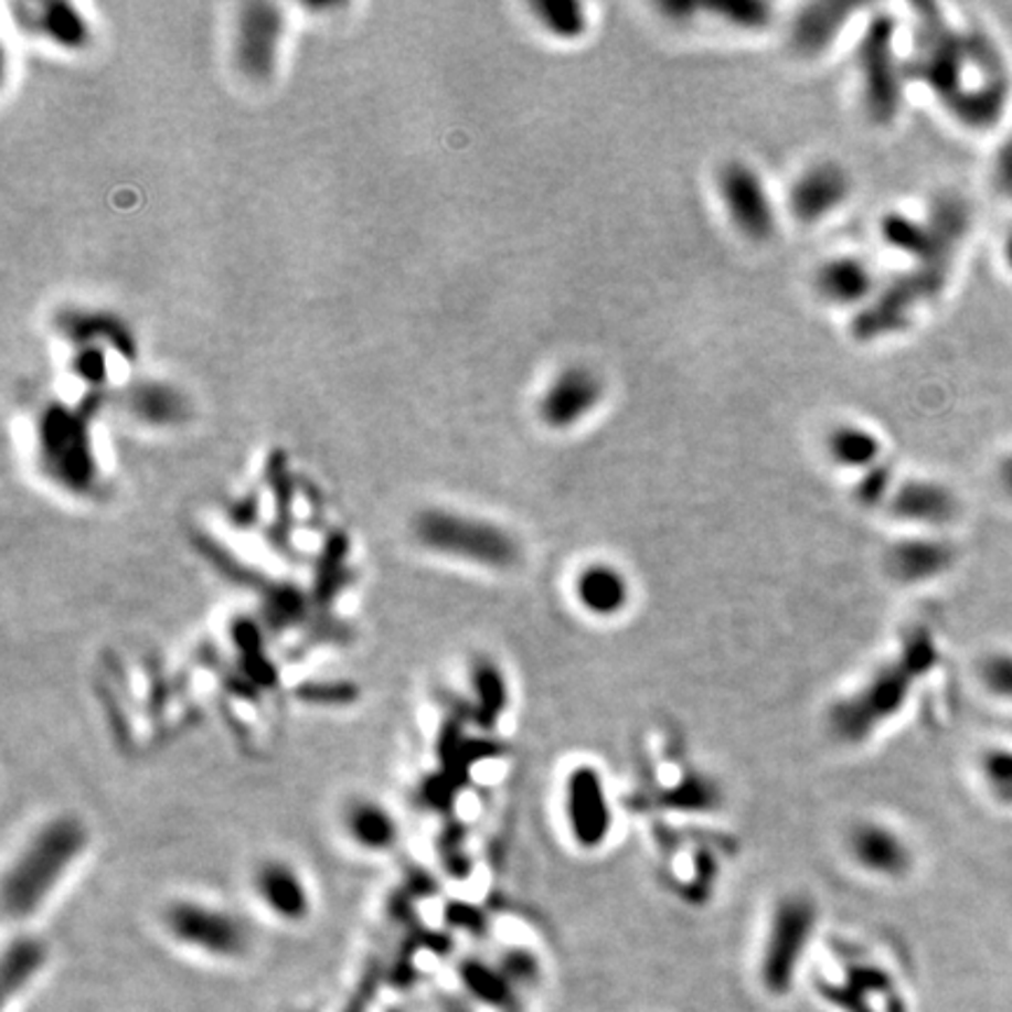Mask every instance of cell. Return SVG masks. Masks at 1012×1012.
Returning <instances> with one entry per match:
<instances>
[{
	"label": "cell",
	"instance_id": "cell-28",
	"mask_svg": "<svg viewBox=\"0 0 1012 1012\" xmlns=\"http://www.w3.org/2000/svg\"><path fill=\"white\" fill-rule=\"evenodd\" d=\"M891 488V469L888 467H872L865 471L863 476V481L857 483V500H861L863 504L872 507V504H880L884 494L888 492Z\"/></svg>",
	"mask_w": 1012,
	"mask_h": 1012
},
{
	"label": "cell",
	"instance_id": "cell-18",
	"mask_svg": "<svg viewBox=\"0 0 1012 1012\" xmlns=\"http://www.w3.org/2000/svg\"><path fill=\"white\" fill-rule=\"evenodd\" d=\"M853 6L844 3H816L801 10L792 24L790 43L799 54L816 56L828 50L839 31L844 29Z\"/></svg>",
	"mask_w": 1012,
	"mask_h": 1012
},
{
	"label": "cell",
	"instance_id": "cell-29",
	"mask_svg": "<svg viewBox=\"0 0 1012 1012\" xmlns=\"http://www.w3.org/2000/svg\"><path fill=\"white\" fill-rule=\"evenodd\" d=\"M994 185L1003 198L1012 200V137L999 148L994 158Z\"/></svg>",
	"mask_w": 1012,
	"mask_h": 1012
},
{
	"label": "cell",
	"instance_id": "cell-25",
	"mask_svg": "<svg viewBox=\"0 0 1012 1012\" xmlns=\"http://www.w3.org/2000/svg\"><path fill=\"white\" fill-rule=\"evenodd\" d=\"M137 415L146 417L148 423H174L183 415V401L177 392L167 387L148 385L137 392Z\"/></svg>",
	"mask_w": 1012,
	"mask_h": 1012
},
{
	"label": "cell",
	"instance_id": "cell-26",
	"mask_svg": "<svg viewBox=\"0 0 1012 1012\" xmlns=\"http://www.w3.org/2000/svg\"><path fill=\"white\" fill-rule=\"evenodd\" d=\"M41 22L47 26L54 41L66 45H81L85 41L83 17L71 6H45Z\"/></svg>",
	"mask_w": 1012,
	"mask_h": 1012
},
{
	"label": "cell",
	"instance_id": "cell-15",
	"mask_svg": "<svg viewBox=\"0 0 1012 1012\" xmlns=\"http://www.w3.org/2000/svg\"><path fill=\"white\" fill-rule=\"evenodd\" d=\"M851 853L863 870L880 876H897L909 867L905 844L888 828L865 823L851 834Z\"/></svg>",
	"mask_w": 1012,
	"mask_h": 1012
},
{
	"label": "cell",
	"instance_id": "cell-23",
	"mask_svg": "<svg viewBox=\"0 0 1012 1012\" xmlns=\"http://www.w3.org/2000/svg\"><path fill=\"white\" fill-rule=\"evenodd\" d=\"M532 12L537 14L540 24L548 33L563 38V41H575L588 29L586 8L579 3H534Z\"/></svg>",
	"mask_w": 1012,
	"mask_h": 1012
},
{
	"label": "cell",
	"instance_id": "cell-22",
	"mask_svg": "<svg viewBox=\"0 0 1012 1012\" xmlns=\"http://www.w3.org/2000/svg\"><path fill=\"white\" fill-rule=\"evenodd\" d=\"M828 450L837 465L849 469H872L882 455V441L870 429L842 425L828 436Z\"/></svg>",
	"mask_w": 1012,
	"mask_h": 1012
},
{
	"label": "cell",
	"instance_id": "cell-16",
	"mask_svg": "<svg viewBox=\"0 0 1012 1012\" xmlns=\"http://www.w3.org/2000/svg\"><path fill=\"white\" fill-rule=\"evenodd\" d=\"M575 596L588 615L615 617L628 605V582L617 567L594 563L577 575Z\"/></svg>",
	"mask_w": 1012,
	"mask_h": 1012
},
{
	"label": "cell",
	"instance_id": "cell-4",
	"mask_svg": "<svg viewBox=\"0 0 1012 1012\" xmlns=\"http://www.w3.org/2000/svg\"><path fill=\"white\" fill-rule=\"evenodd\" d=\"M162 928L171 942L212 961L244 959L252 947V930L242 916L198 897L167 905Z\"/></svg>",
	"mask_w": 1012,
	"mask_h": 1012
},
{
	"label": "cell",
	"instance_id": "cell-7",
	"mask_svg": "<svg viewBox=\"0 0 1012 1012\" xmlns=\"http://www.w3.org/2000/svg\"><path fill=\"white\" fill-rule=\"evenodd\" d=\"M816 907L807 897H786L771 916L767 942L761 949V982L774 994H782L795 982V972L811 942Z\"/></svg>",
	"mask_w": 1012,
	"mask_h": 1012
},
{
	"label": "cell",
	"instance_id": "cell-5",
	"mask_svg": "<svg viewBox=\"0 0 1012 1012\" xmlns=\"http://www.w3.org/2000/svg\"><path fill=\"white\" fill-rule=\"evenodd\" d=\"M895 24L891 17H876L867 26L861 47H857V64L863 73V104L872 122L888 125L895 120L903 106V81L905 62L895 56Z\"/></svg>",
	"mask_w": 1012,
	"mask_h": 1012
},
{
	"label": "cell",
	"instance_id": "cell-19",
	"mask_svg": "<svg viewBox=\"0 0 1012 1012\" xmlns=\"http://www.w3.org/2000/svg\"><path fill=\"white\" fill-rule=\"evenodd\" d=\"M816 289L830 302L853 305L865 300L874 289V273L865 260L855 256L832 258L816 273Z\"/></svg>",
	"mask_w": 1012,
	"mask_h": 1012
},
{
	"label": "cell",
	"instance_id": "cell-8",
	"mask_svg": "<svg viewBox=\"0 0 1012 1012\" xmlns=\"http://www.w3.org/2000/svg\"><path fill=\"white\" fill-rule=\"evenodd\" d=\"M720 198L736 231L753 242H767L776 233V209L757 171L741 162H724L717 177Z\"/></svg>",
	"mask_w": 1012,
	"mask_h": 1012
},
{
	"label": "cell",
	"instance_id": "cell-11",
	"mask_svg": "<svg viewBox=\"0 0 1012 1012\" xmlns=\"http://www.w3.org/2000/svg\"><path fill=\"white\" fill-rule=\"evenodd\" d=\"M565 816L572 837L582 849H598L612 828V811L594 767H577L565 782Z\"/></svg>",
	"mask_w": 1012,
	"mask_h": 1012
},
{
	"label": "cell",
	"instance_id": "cell-24",
	"mask_svg": "<svg viewBox=\"0 0 1012 1012\" xmlns=\"http://www.w3.org/2000/svg\"><path fill=\"white\" fill-rule=\"evenodd\" d=\"M43 951L29 940H19L14 949L6 951V997L10 999L14 991H22L41 970Z\"/></svg>",
	"mask_w": 1012,
	"mask_h": 1012
},
{
	"label": "cell",
	"instance_id": "cell-17",
	"mask_svg": "<svg viewBox=\"0 0 1012 1012\" xmlns=\"http://www.w3.org/2000/svg\"><path fill=\"white\" fill-rule=\"evenodd\" d=\"M888 511L895 519L912 523H945L957 511V502L945 486L930 481H905L893 492Z\"/></svg>",
	"mask_w": 1012,
	"mask_h": 1012
},
{
	"label": "cell",
	"instance_id": "cell-1",
	"mask_svg": "<svg viewBox=\"0 0 1012 1012\" xmlns=\"http://www.w3.org/2000/svg\"><path fill=\"white\" fill-rule=\"evenodd\" d=\"M905 75L924 83L968 129H991L1005 116L1012 75L1001 45L980 24L951 26L935 6L916 8Z\"/></svg>",
	"mask_w": 1012,
	"mask_h": 1012
},
{
	"label": "cell",
	"instance_id": "cell-12",
	"mask_svg": "<svg viewBox=\"0 0 1012 1012\" xmlns=\"http://www.w3.org/2000/svg\"><path fill=\"white\" fill-rule=\"evenodd\" d=\"M284 14L270 3H249L239 8L235 31V60L249 78H267L277 64Z\"/></svg>",
	"mask_w": 1012,
	"mask_h": 1012
},
{
	"label": "cell",
	"instance_id": "cell-20",
	"mask_svg": "<svg viewBox=\"0 0 1012 1012\" xmlns=\"http://www.w3.org/2000/svg\"><path fill=\"white\" fill-rule=\"evenodd\" d=\"M342 828L366 851H385L396 842L394 816L373 799H354L342 813Z\"/></svg>",
	"mask_w": 1012,
	"mask_h": 1012
},
{
	"label": "cell",
	"instance_id": "cell-21",
	"mask_svg": "<svg viewBox=\"0 0 1012 1012\" xmlns=\"http://www.w3.org/2000/svg\"><path fill=\"white\" fill-rule=\"evenodd\" d=\"M947 563V548L942 544L926 542V540H905L897 542L888 551V569L891 575L912 582L933 575Z\"/></svg>",
	"mask_w": 1012,
	"mask_h": 1012
},
{
	"label": "cell",
	"instance_id": "cell-14",
	"mask_svg": "<svg viewBox=\"0 0 1012 1012\" xmlns=\"http://www.w3.org/2000/svg\"><path fill=\"white\" fill-rule=\"evenodd\" d=\"M258 903L279 922H302L310 914L312 897L302 874L286 861H265L254 874Z\"/></svg>",
	"mask_w": 1012,
	"mask_h": 1012
},
{
	"label": "cell",
	"instance_id": "cell-3",
	"mask_svg": "<svg viewBox=\"0 0 1012 1012\" xmlns=\"http://www.w3.org/2000/svg\"><path fill=\"white\" fill-rule=\"evenodd\" d=\"M417 544L441 558L486 569H509L519 563L521 546L498 523L460 511L429 509L415 519Z\"/></svg>",
	"mask_w": 1012,
	"mask_h": 1012
},
{
	"label": "cell",
	"instance_id": "cell-30",
	"mask_svg": "<svg viewBox=\"0 0 1012 1012\" xmlns=\"http://www.w3.org/2000/svg\"><path fill=\"white\" fill-rule=\"evenodd\" d=\"M1001 256H1003V265H1005V270L1012 275V223H1010V227H1008L1005 235H1003V244H1001Z\"/></svg>",
	"mask_w": 1012,
	"mask_h": 1012
},
{
	"label": "cell",
	"instance_id": "cell-27",
	"mask_svg": "<svg viewBox=\"0 0 1012 1012\" xmlns=\"http://www.w3.org/2000/svg\"><path fill=\"white\" fill-rule=\"evenodd\" d=\"M715 14H720L724 22H729L738 29H764L771 24L774 10L764 3H729V6H715Z\"/></svg>",
	"mask_w": 1012,
	"mask_h": 1012
},
{
	"label": "cell",
	"instance_id": "cell-6",
	"mask_svg": "<svg viewBox=\"0 0 1012 1012\" xmlns=\"http://www.w3.org/2000/svg\"><path fill=\"white\" fill-rule=\"evenodd\" d=\"M43 469L64 490L83 494L97 486L99 467L94 460L89 434L71 411L56 406L47 411L41 432Z\"/></svg>",
	"mask_w": 1012,
	"mask_h": 1012
},
{
	"label": "cell",
	"instance_id": "cell-2",
	"mask_svg": "<svg viewBox=\"0 0 1012 1012\" xmlns=\"http://www.w3.org/2000/svg\"><path fill=\"white\" fill-rule=\"evenodd\" d=\"M87 832L75 818H52L38 828L17 853L6 874V914L14 922L41 909L68 872L81 861Z\"/></svg>",
	"mask_w": 1012,
	"mask_h": 1012
},
{
	"label": "cell",
	"instance_id": "cell-10",
	"mask_svg": "<svg viewBox=\"0 0 1012 1012\" xmlns=\"http://www.w3.org/2000/svg\"><path fill=\"white\" fill-rule=\"evenodd\" d=\"M605 398V380L586 364H572L548 382L537 413L551 429H567L594 413Z\"/></svg>",
	"mask_w": 1012,
	"mask_h": 1012
},
{
	"label": "cell",
	"instance_id": "cell-9",
	"mask_svg": "<svg viewBox=\"0 0 1012 1012\" xmlns=\"http://www.w3.org/2000/svg\"><path fill=\"white\" fill-rule=\"evenodd\" d=\"M907 696L905 675L897 668L876 673L863 690L842 701L832 713V729L844 741L867 738L882 722H886Z\"/></svg>",
	"mask_w": 1012,
	"mask_h": 1012
},
{
	"label": "cell",
	"instance_id": "cell-13",
	"mask_svg": "<svg viewBox=\"0 0 1012 1012\" xmlns=\"http://www.w3.org/2000/svg\"><path fill=\"white\" fill-rule=\"evenodd\" d=\"M851 177L842 164L830 160L816 162L795 181L790 209L801 223H816L842 206L851 195Z\"/></svg>",
	"mask_w": 1012,
	"mask_h": 1012
}]
</instances>
